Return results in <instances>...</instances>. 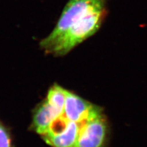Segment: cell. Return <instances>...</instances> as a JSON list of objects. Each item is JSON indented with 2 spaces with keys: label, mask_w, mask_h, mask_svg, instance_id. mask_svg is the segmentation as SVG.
I'll return each instance as SVG.
<instances>
[{
  "label": "cell",
  "mask_w": 147,
  "mask_h": 147,
  "mask_svg": "<svg viewBox=\"0 0 147 147\" xmlns=\"http://www.w3.org/2000/svg\"><path fill=\"white\" fill-rule=\"evenodd\" d=\"M107 1L108 0H69L53 31L42 40L52 41L90 16L107 12Z\"/></svg>",
  "instance_id": "6da1fadb"
},
{
  "label": "cell",
  "mask_w": 147,
  "mask_h": 147,
  "mask_svg": "<svg viewBox=\"0 0 147 147\" xmlns=\"http://www.w3.org/2000/svg\"><path fill=\"white\" fill-rule=\"evenodd\" d=\"M101 113L102 112L100 108L66 90L62 115L68 120L83 125L89 119Z\"/></svg>",
  "instance_id": "7a4b0ae2"
},
{
  "label": "cell",
  "mask_w": 147,
  "mask_h": 147,
  "mask_svg": "<svg viewBox=\"0 0 147 147\" xmlns=\"http://www.w3.org/2000/svg\"><path fill=\"white\" fill-rule=\"evenodd\" d=\"M105 134L106 125L101 113L83 124L75 147H101Z\"/></svg>",
  "instance_id": "3957f363"
},
{
  "label": "cell",
  "mask_w": 147,
  "mask_h": 147,
  "mask_svg": "<svg viewBox=\"0 0 147 147\" xmlns=\"http://www.w3.org/2000/svg\"><path fill=\"white\" fill-rule=\"evenodd\" d=\"M82 125L69 120L66 127L60 133L43 137L47 144L53 147H75Z\"/></svg>",
  "instance_id": "277c9868"
},
{
  "label": "cell",
  "mask_w": 147,
  "mask_h": 147,
  "mask_svg": "<svg viewBox=\"0 0 147 147\" xmlns=\"http://www.w3.org/2000/svg\"><path fill=\"white\" fill-rule=\"evenodd\" d=\"M62 114L45 100L37 109L34 116V126L38 134L44 136L50 125Z\"/></svg>",
  "instance_id": "5b68a950"
},
{
  "label": "cell",
  "mask_w": 147,
  "mask_h": 147,
  "mask_svg": "<svg viewBox=\"0 0 147 147\" xmlns=\"http://www.w3.org/2000/svg\"><path fill=\"white\" fill-rule=\"evenodd\" d=\"M66 98V90L58 84H54L50 87L47 95L46 100L63 115L64 104H65Z\"/></svg>",
  "instance_id": "8992f818"
},
{
  "label": "cell",
  "mask_w": 147,
  "mask_h": 147,
  "mask_svg": "<svg viewBox=\"0 0 147 147\" xmlns=\"http://www.w3.org/2000/svg\"><path fill=\"white\" fill-rule=\"evenodd\" d=\"M0 147H11L10 137L1 123H0Z\"/></svg>",
  "instance_id": "52a82bcc"
}]
</instances>
